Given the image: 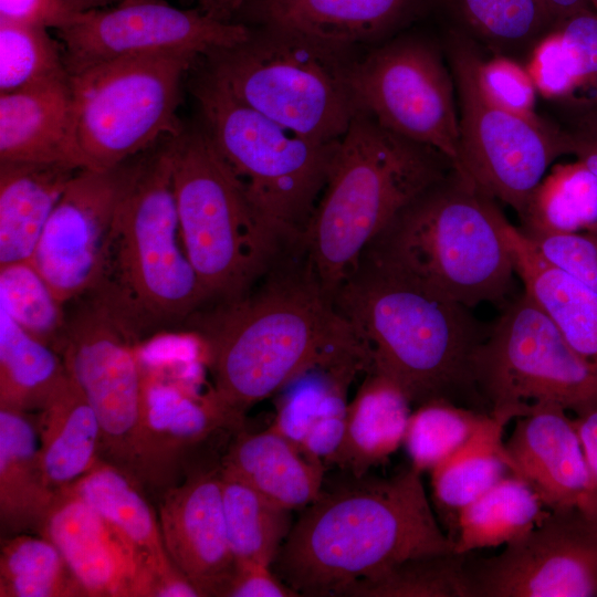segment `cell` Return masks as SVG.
Masks as SVG:
<instances>
[{"label":"cell","instance_id":"24","mask_svg":"<svg viewBox=\"0 0 597 597\" xmlns=\"http://www.w3.org/2000/svg\"><path fill=\"white\" fill-rule=\"evenodd\" d=\"M367 370L365 364L353 362L304 371L276 394V413L270 427L307 458L326 464L344 436L348 387Z\"/></svg>","mask_w":597,"mask_h":597},{"label":"cell","instance_id":"23","mask_svg":"<svg viewBox=\"0 0 597 597\" xmlns=\"http://www.w3.org/2000/svg\"><path fill=\"white\" fill-rule=\"evenodd\" d=\"M0 161L81 168L73 144L70 76L0 93Z\"/></svg>","mask_w":597,"mask_h":597},{"label":"cell","instance_id":"17","mask_svg":"<svg viewBox=\"0 0 597 597\" xmlns=\"http://www.w3.org/2000/svg\"><path fill=\"white\" fill-rule=\"evenodd\" d=\"M250 33L244 23L221 22L198 8L179 9L165 0H124L82 12L72 24L53 32L70 76L134 54L176 51L208 55L245 41Z\"/></svg>","mask_w":597,"mask_h":597},{"label":"cell","instance_id":"47","mask_svg":"<svg viewBox=\"0 0 597 597\" xmlns=\"http://www.w3.org/2000/svg\"><path fill=\"white\" fill-rule=\"evenodd\" d=\"M82 12L65 0H0V21L59 30L72 24Z\"/></svg>","mask_w":597,"mask_h":597},{"label":"cell","instance_id":"10","mask_svg":"<svg viewBox=\"0 0 597 597\" xmlns=\"http://www.w3.org/2000/svg\"><path fill=\"white\" fill-rule=\"evenodd\" d=\"M198 55H127L70 76L73 144L81 168L106 170L184 129L177 116L185 73Z\"/></svg>","mask_w":597,"mask_h":597},{"label":"cell","instance_id":"9","mask_svg":"<svg viewBox=\"0 0 597 597\" xmlns=\"http://www.w3.org/2000/svg\"><path fill=\"white\" fill-rule=\"evenodd\" d=\"M174 190L188 258L208 302L240 298L282 247L261 226L230 168L200 128L170 138Z\"/></svg>","mask_w":597,"mask_h":597},{"label":"cell","instance_id":"12","mask_svg":"<svg viewBox=\"0 0 597 597\" xmlns=\"http://www.w3.org/2000/svg\"><path fill=\"white\" fill-rule=\"evenodd\" d=\"M472 373L488 412L503 426L536 401L576 416L597 406V363L578 354L524 292L488 328Z\"/></svg>","mask_w":597,"mask_h":597},{"label":"cell","instance_id":"30","mask_svg":"<svg viewBox=\"0 0 597 597\" xmlns=\"http://www.w3.org/2000/svg\"><path fill=\"white\" fill-rule=\"evenodd\" d=\"M55 495L41 467L35 415L0 408L1 538L38 533Z\"/></svg>","mask_w":597,"mask_h":597},{"label":"cell","instance_id":"16","mask_svg":"<svg viewBox=\"0 0 597 597\" xmlns=\"http://www.w3.org/2000/svg\"><path fill=\"white\" fill-rule=\"evenodd\" d=\"M467 597L597 596V521L578 506L549 510L490 557L465 556Z\"/></svg>","mask_w":597,"mask_h":597},{"label":"cell","instance_id":"28","mask_svg":"<svg viewBox=\"0 0 597 597\" xmlns=\"http://www.w3.org/2000/svg\"><path fill=\"white\" fill-rule=\"evenodd\" d=\"M410 406L395 381L368 370L348 402L342 442L325 465H336L350 475L362 476L385 462L404 444Z\"/></svg>","mask_w":597,"mask_h":597},{"label":"cell","instance_id":"21","mask_svg":"<svg viewBox=\"0 0 597 597\" xmlns=\"http://www.w3.org/2000/svg\"><path fill=\"white\" fill-rule=\"evenodd\" d=\"M504 447L512 473L525 480L548 510L577 506L593 490L574 419L556 402L530 404Z\"/></svg>","mask_w":597,"mask_h":597},{"label":"cell","instance_id":"40","mask_svg":"<svg viewBox=\"0 0 597 597\" xmlns=\"http://www.w3.org/2000/svg\"><path fill=\"white\" fill-rule=\"evenodd\" d=\"M63 305L31 260L0 266V306L56 352L67 323Z\"/></svg>","mask_w":597,"mask_h":597},{"label":"cell","instance_id":"4","mask_svg":"<svg viewBox=\"0 0 597 597\" xmlns=\"http://www.w3.org/2000/svg\"><path fill=\"white\" fill-rule=\"evenodd\" d=\"M453 164L359 111L339 139L303 242L332 297L360 255L415 198Z\"/></svg>","mask_w":597,"mask_h":597},{"label":"cell","instance_id":"5","mask_svg":"<svg viewBox=\"0 0 597 597\" xmlns=\"http://www.w3.org/2000/svg\"><path fill=\"white\" fill-rule=\"evenodd\" d=\"M506 220L495 199L454 168L407 205L363 253L467 307L501 303L516 274Z\"/></svg>","mask_w":597,"mask_h":597},{"label":"cell","instance_id":"8","mask_svg":"<svg viewBox=\"0 0 597 597\" xmlns=\"http://www.w3.org/2000/svg\"><path fill=\"white\" fill-rule=\"evenodd\" d=\"M201 127L279 243L303 238L338 142L305 138L243 104L207 74L196 83Z\"/></svg>","mask_w":597,"mask_h":597},{"label":"cell","instance_id":"34","mask_svg":"<svg viewBox=\"0 0 597 597\" xmlns=\"http://www.w3.org/2000/svg\"><path fill=\"white\" fill-rule=\"evenodd\" d=\"M502 434L496 428L479 437L429 472L438 521L452 541L461 512L512 473Z\"/></svg>","mask_w":597,"mask_h":597},{"label":"cell","instance_id":"52","mask_svg":"<svg viewBox=\"0 0 597 597\" xmlns=\"http://www.w3.org/2000/svg\"><path fill=\"white\" fill-rule=\"evenodd\" d=\"M198 9L221 22H235L240 12L251 0H196Z\"/></svg>","mask_w":597,"mask_h":597},{"label":"cell","instance_id":"29","mask_svg":"<svg viewBox=\"0 0 597 597\" xmlns=\"http://www.w3.org/2000/svg\"><path fill=\"white\" fill-rule=\"evenodd\" d=\"M78 169L0 161V266L32 259L52 210Z\"/></svg>","mask_w":597,"mask_h":597},{"label":"cell","instance_id":"51","mask_svg":"<svg viewBox=\"0 0 597 597\" xmlns=\"http://www.w3.org/2000/svg\"><path fill=\"white\" fill-rule=\"evenodd\" d=\"M551 29L582 11L591 10L588 0H540Z\"/></svg>","mask_w":597,"mask_h":597},{"label":"cell","instance_id":"41","mask_svg":"<svg viewBox=\"0 0 597 597\" xmlns=\"http://www.w3.org/2000/svg\"><path fill=\"white\" fill-rule=\"evenodd\" d=\"M70 76L55 35L40 27L0 21V93Z\"/></svg>","mask_w":597,"mask_h":597},{"label":"cell","instance_id":"15","mask_svg":"<svg viewBox=\"0 0 597 597\" xmlns=\"http://www.w3.org/2000/svg\"><path fill=\"white\" fill-rule=\"evenodd\" d=\"M359 111L386 129L443 154L459 169L460 130L450 69L429 41L401 36L357 61Z\"/></svg>","mask_w":597,"mask_h":597},{"label":"cell","instance_id":"2","mask_svg":"<svg viewBox=\"0 0 597 597\" xmlns=\"http://www.w3.org/2000/svg\"><path fill=\"white\" fill-rule=\"evenodd\" d=\"M411 465L390 478L349 475L303 509L272 564L298 596L344 597L411 558L455 552Z\"/></svg>","mask_w":597,"mask_h":597},{"label":"cell","instance_id":"1","mask_svg":"<svg viewBox=\"0 0 597 597\" xmlns=\"http://www.w3.org/2000/svg\"><path fill=\"white\" fill-rule=\"evenodd\" d=\"M214 307L198 334L219 399L242 418L311 368L353 362L371 367L303 239L283 244L240 298Z\"/></svg>","mask_w":597,"mask_h":597},{"label":"cell","instance_id":"45","mask_svg":"<svg viewBox=\"0 0 597 597\" xmlns=\"http://www.w3.org/2000/svg\"><path fill=\"white\" fill-rule=\"evenodd\" d=\"M569 46L578 72L577 112L597 108V13L582 11L555 25Z\"/></svg>","mask_w":597,"mask_h":597},{"label":"cell","instance_id":"53","mask_svg":"<svg viewBox=\"0 0 597 597\" xmlns=\"http://www.w3.org/2000/svg\"><path fill=\"white\" fill-rule=\"evenodd\" d=\"M76 12H87L113 7L124 0H65Z\"/></svg>","mask_w":597,"mask_h":597},{"label":"cell","instance_id":"50","mask_svg":"<svg viewBox=\"0 0 597 597\" xmlns=\"http://www.w3.org/2000/svg\"><path fill=\"white\" fill-rule=\"evenodd\" d=\"M593 482L597 489V406L574 419Z\"/></svg>","mask_w":597,"mask_h":597},{"label":"cell","instance_id":"20","mask_svg":"<svg viewBox=\"0 0 597 597\" xmlns=\"http://www.w3.org/2000/svg\"><path fill=\"white\" fill-rule=\"evenodd\" d=\"M61 552L86 597H151L154 577L102 515L59 491L38 533Z\"/></svg>","mask_w":597,"mask_h":597},{"label":"cell","instance_id":"54","mask_svg":"<svg viewBox=\"0 0 597 597\" xmlns=\"http://www.w3.org/2000/svg\"><path fill=\"white\" fill-rule=\"evenodd\" d=\"M577 506L589 517L597 521V489L586 493L578 502Z\"/></svg>","mask_w":597,"mask_h":597},{"label":"cell","instance_id":"18","mask_svg":"<svg viewBox=\"0 0 597 597\" xmlns=\"http://www.w3.org/2000/svg\"><path fill=\"white\" fill-rule=\"evenodd\" d=\"M143 161L78 169L52 210L31 261L62 304L96 286L117 207Z\"/></svg>","mask_w":597,"mask_h":597},{"label":"cell","instance_id":"22","mask_svg":"<svg viewBox=\"0 0 597 597\" xmlns=\"http://www.w3.org/2000/svg\"><path fill=\"white\" fill-rule=\"evenodd\" d=\"M436 0H251L235 22L291 29L339 45L380 40Z\"/></svg>","mask_w":597,"mask_h":597},{"label":"cell","instance_id":"44","mask_svg":"<svg viewBox=\"0 0 597 597\" xmlns=\"http://www.w3.org/2000/svg\"><path fill=\"white\" fill-rule=\"evenodd\" d=\"M478 82L484 94L500 107L516 115L536 118V87L530 73L514 61L494 57L476 65Z\"/></svg>","mask_w":597,"mask_h":597},{"label":"cell","instance_id":"46","mask_svg":"<svg viewBox=\"0 0 597 597\" xmlns=\"http://www.w3.org/2000/svg\"><path fill=\"white\" fill-rule=\"evenodd\" d=\"M525 234L548 261L597 293L595 234L586 231Z\"/></svg>","mask_w":597,"mask_h":597},{"label":"cell","instance_id":"19","mask_svg":"<svg viewBox=\"0 0 597 597\" xmlns=\"http://www.w3.org/2000/svg\"><path fill=\"white\" fill-rule=\"evenodd\" d=\"M158 517L172 564L201 597H222L235 559L223 515L220 464L196 470L165 491Z\"/></svg>","mask_w":597,"mask_h":597},{"label":"cell","instance_id":"35","mask_svg":"<svg viewBox=\"0 0 597 597\" xmlns=\"http://www.w3.org/2000/svg\"><path fill=\"white\" fill-rule=\"evenodd\" d=\"M220 479L227 535L235 562L272 566L292 528L291 510L221 467Z\"/></svg>","mask_w":597,"mask_h":597},{"label":"cell","instance_id":"48","mask_svg":"<svg viewBox=\"0 0 597 597\" xmlns=\"http://www.w3.org/2000/svg\"><path fill=\"white\" fill-rule=\"evenodd\" d=\"M222 597H298L272 569L258 562H235Z\"/></svg>","mask_w":597,"mask_h":597},{"label":"cell","instance_id":"31","mask_svg":"<svg viewBox=\"0 0 597 597\" xmlns=\"http://www.w3.org/2000/svg\"><path fill=\"white\" fill-rule=\"evenodd\" d=\"M40 461L49 488L57 493L101 459V428L86 397L70 378L35 413Z\"/></svg>","mask_w":597,"mask_h":597},{"label":"cell","instance_id":"55","mask_svg":"<svg viewBox=\"0 0 597 597\" xmlns=\"http://www.w3.org/2000/svg\"><path fill=\"white\" fill-rule=\"evenodd\" d=\"M588 2L591 6L593 10L597 13V0H588Z\"/></svg>","mask_w":597,"mask_h":597},{"label":"cell","instance_id":"36","mask_svg":"<svg viewBox=\"0 0 597 597\" xmlns=\"http://www.w3.org/2000/svg\"><path fill=\"white\" fill-rule=\"evenodd\" d=\"M504 428L489 412L447 399L428 400L411 411L404 446L411 467L430 472L479 437Z\"/></svg>","mask_w":597,"mask_h":597},{"label":"cell","instance_id":"37","mask_svg":"<svg viewBox=\"0 0 597 597\" xmlns=\"http://www.w3.org/2000/svg\"><path fill=\"white\" fill-rule=\"evenodd\" d=\"M520 219L525 233L590 231L597 226V177L578 160L552 167Z\"/></svg>","mask_w":597,"mask_h":597},{"label":"cell","instance_id":"33","mask_svg":"<svg viewBox=\"0 0 597 597\" xmlns=\"http://www.w3.org/2000/svg\"><path fill=\"white\" fill-rule=\"evenodd\" d=\"M548 513L538 493L522 478L510 474L461 512L453 537L455 552L505 546L532 531Z\"/></svg>","mask_w":597,"mask_h":597},{"label":"cell","instance_id":"25","mask_svg":"<svg viewBox=\"0 0 597 597\" xmlns=\"http://www.w3.org/2000/svg\"><path fill=\"white\" fill-rule=\"evenodd\" d=\"M67 488L97 511L128 545L153 575L154 588L158 582L182 574L166 551L158 512L138 481L100 459Z\"/></svg>","mask_w":597,"mask_h":597},{"label":"cell","instance_id":"6","mask_svg":"<svg viewBox=\"0 0 597 597\" xmlns=\"http://www.w3.org/2000/svg\"><path fill=\"white\" fill-rule=\"evenodd\" d=\"M206 55V74L237 100L312 140H339L359 112L355 49L273 25Z\"/></svg>","mask_w":597,"mask_h":597},{"label":"cell","instance_id":"11","mask_svg":"<svg viewBox=\"0 0 597 597\" xmlns=\"http://www.w3.org/2000/svg\"><path fill=\"white\" fill-rule=\"evenodd\" d=\"M144 373L142 481L159 496L191 472L218 433L242 430V417L208 387L206 346L199 335L159 337L140 345ZM220 464V463H219Z\"/></svg>","mask_w":597,"mask_h":597},{"label":"cell","instance_id":"49","mask_svg":"<svg viewBox=\"0 0 597 597\" xmlns=\"http://www.w3.org/2000/svg\"><path fill=\"white\" fill-rule=\"evenodd\" d=\"M566 130L572 143V155L597 177V108L577 112ZM586 232L597 237V226Z\"/></svg>","mask_w":597,"mask_h":597},{"label":"cell","instance_id":"26","mask_svg":"<svg viewBox=\"0 0 597 597\" xmlns=\"http://www.w3.org/2000/svg\"><path fill=\"white\" fill-rule=\"evenodd\" d=\"M504 235L524 293L578 354L597 363V293L548 261L509 220Z\"/></svg>","mask_w":597,"mask_h":597},{"label":"cell","instance_id":"27","mask_svg":"<svg viewBox=\"0 0 597 597\" xmlns=\"http://www.w3.org/2000/svg\"><path fill=\"white\" fill-rule=\"evenodd\" d=\"M220 467L291 511L313 502L324 485L325 464L307 458L271 427L233 434Z\"/></svg>","mask_w":597,"mask_h":597},{"label":"cell","instance_id":"43","mask_svg":"<svg viewBox=\"0 0 597 597\" xmlns=\"http://www.w3.org/2000/svg\"><path fill=\"white\" fill-rule=\"evenodd\" d=\"M528 73L542 95L576 106L579 91L576 62L556 28L537 43Z\"/></svg>","mask_w":597,"mask_h":597},{"label":"cell","instance_id":"42","mask_svg":"<svg viewBox=\"0 0 597 597\" xmlns=\"http://www.w3.org/2000/svg\"><path fill=\"white\" fill-rule=\"evenodd\" d=\"M474 33L496 43H521L551 30L540 0H443Z\"/></svg>","mask_w":597,"mask_h":597},{"label":"cell","instance_id":"38","mask_svg":"<svg viewBox=\"0 0 597 597\" xmlns=\"http://www.w3.org/2000/svg\"><path fill=\"white\" fill-rule=\"evenodd\" d=\"M0 597H86L59 548L36 533L2 538Z\"/></svg>","mask_w":597,"mask_h":597},{"label":"cell","instance_id":"3","mask_svg":"<svg viewBox=\"0 0 597 597\" xmlns=\"http://www.w3.org/2000/svg\"><path fill=\"white\" fill-rule=\"evenodd\" d=\"M332 300L367 348L370 369L395 381L411 405L447 399L488 412L472 373L488 328L470 307L367 253Z\"/></svg>","mask_w":597,"mask_h":597},{"label":"cell","instance_id":"14","mask_svg":"<svg viewBox=\"0 0 597 597\" xmlns=\"http://www.w3.org/2000/svg\"><path fill=\"white\" fill-rule=\"evenodd\" d=\"M139 336V328L129 318L92 294L67 320L57 353L96 415L101 459L143 485Z\"/></svg>","mask_w":597,"mask_h":597},{"label":"cell","instance_id":"13","mask_svg":"<svg viewBox=\"0 0 597 597\" xmlns=\"http://www.w3.org/2000/svg\"><path fill=\"white\" fill-rule=\"evenodd\" d=\"M479 55L457 33L449 41L460 130L458 171L521 217L552 164L572 154L566 129L527 118L493 103L476 76Z\"/></svg>","mask_w":597,"mask_h":597},{"label":"cell","instance_id":"7","mask_svg":"<svg viewBox=\"0 0 597 597\" xmlns=\"http://www.w3.org/2000/svg\"><path fill=\"white\" fill-rule=\"evenodd\" d=\"M170 138L143 161L124 193L91 291L140 331L188 317L208 303L180 231Z\"/></svg>","mask_w":597,"mask_h":597},{"label":"cell","instance_id":"32","mask_svg":"<svg viewBox=\"0 0 597 597\" xmlns=\"http://www.w3.org/2000/svg\"><path fill=\"white\" fill-rule=\"evenodd\" d=\"M67 378L61 355L0 306V408L36 413Z\"/></svg>","mask_w":597,"mask_h":597},{"label":"cell","instance_id":"39","mask_svg":"<svg viewBox=\"0 0 597 597\" xmlns=\"http://www.w3.org/2000/svg\"><path fill=\"white\" fill-rule=\"evenodd\" d=\"M465 556L452 552L407 559L356 583L344 597H467Z\"/></svg>","mask_w":597,"mask_h":597}]
</instances>
